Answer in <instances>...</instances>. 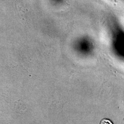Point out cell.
I'll return each instance as SVG.
<instances>
[{
  "mask_svg": "<svg viewBox=\"0 0 124 124\" xmlns=\"http://www.w3.org/2000/svg\"><path fill=\"white\" fill-rule=\"evenodd\" d=\"M72 48L80 57L88 58L92 56L96 49V44L92 37L82 35L76 38L72 43Z\"/></svg>",
  "mask_w": 124,
  "mask_h": 124,
  "instance_id": "cell-2",
  "label": "cell"
},
{
  "mask_svg": "<svg viewBox=\"0 0 124 124\" xmlns=\"http://www.w3.org/2000/svg\"><path fill=\"white\" fill-rule=\"evenodd\" d=\"M111 52L115 58L123 60L124 58V29L119 20L114 16L107 20Z\"/></svg>",
  "mask_w": 124,
  "mask_h": 124,
  "instance_id": "cell-1",
  "label": "cell"
},
{
  "mask_svg": "<svg viewBox=\"0 0 124 124\" xmlns=\"http://www.w3.org/2000/svg\"><path fill=\"white\" fill-rule=\"evenodd\" d=\"M100 124H113L110 120L108 119H103L102 120Z\"/></svg>",
  "mask_w": 124,
  "mask_h": 124,
  "instance_id": "cell-4",
  "label": "cell"
},
{
  "mask_svg": "<svg viewBox=\"0 0 124 124\" xmlns=\"http://www.w3.org/2000/svg\"><path fill=\"white\" fill-rule=\"evenodd\" d=\"M65 0H51V1L53 3V4L57 5H61L63 3Z\"/></svg>",
  "mask_w": 124,
  "mask_h": 124,
  "instance_id": "cell-3",
  "label": "cell"
}]
</instances>
